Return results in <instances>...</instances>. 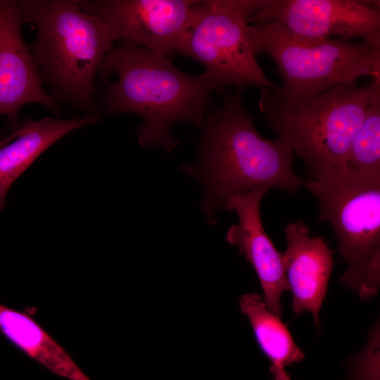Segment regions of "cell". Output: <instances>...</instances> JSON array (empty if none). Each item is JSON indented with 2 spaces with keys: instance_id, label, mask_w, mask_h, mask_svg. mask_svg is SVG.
Masks as SVG:
<instances>
[{
  "instance_id": "52a82bcc",
  "label": "cell",
  "mask_w": 380,
  "mask_h": 380,
  "mask_svg": "<svg viewBox=\"0 0 380 380\" xmlns=\"http://www.w3.org/2000/svg\"><path fill=\"white\" fill-rule=\"evenodd\" d=\"M262 0L196 1L176 52L200 62L217 89L227 85L275 88L256 61L248 31Z\"/></svg>"
},
{
  "instance_id": "30bf717a",
  "label": "cell",
  "mask_w": 380,
  "mask_h": 380,
  "mask_svg": "<svg viewBox=\"0 0 380 380\" xmlns=\"http://www.w3.org/2000/svg\"><path fill=\"white\" fill-rule=\"evenodd\" d=\"M18 1L0 0V115L19 127L18 113L24 105L37 103L53 112L58 102L43 87V80L22 35Z\"/></svg>"
},
{
  "instance_id": "4fadbf2b",
  "label": "cell",
  "mask_w": 380,
  "mask_h": 380,
  "mask_svg": "<svg viewBox=\"0 0 380 380\" xmlns=\"http://www.w3.org/2000/svg\"><path fill=\"white\" fill-rule=\"evenodd\" d=\"M100 119L96 114L68 120L46 117L25 120L20 134L0 148V210L6 205L11 186L42 153L68 133Z\"/></svg>"
},
{
  "instance_id": "ac0fdd59",
  "label": "cell",
  "mask_w": 380,
  "mask_h": 380,
  "mask_svg": "<svg viewBox=\"0 0 380 380\" xmlns=\"http://www.w3.org/2000/svg\"><path fill=\"white\" fill-rule=\"evenodd\" d=\"M20 133V129L18 128L16 130L13 131V132L10 134L8 137L4 138L0 140V148L4 146V145L7 144L14 139H15Z\"/></svg>"
},
{
  "instance_id": "5bb4252c",
  "label": "cell",
  "mask_w": 380,
  "mask_h": 380,
  "mask_svg": "<svg viewBox=\"0 0 380 380\" xmlns=\"http://www.w3.org/2000/svg\"><path fill=\"white\" fill-rule=\"evenodd\" d=\"M0 331L14 346L69 380H91L65 350L31 316L0 304Z\"/></svg>"
},
{
  "instance_id": "5b68a950",
  "label": "cell",
  "mask_w": 380,
  "mask_h": 380,
  "mask_svg": "<svg viewBox=\"0 0 380 380\" xmlns=\"http://www.w3.org/2000/svg\"><path fill=\"white\" fill-rule=\"evenodd\" d=\"M248 31L255 56L267 54L277 65L283 85L270 89L289 106H302L338 85H355L365 75L380 77V48L365 42L305 41L274 22H258Z\"/></svg>"
},
{
  "instance_id": "8992f818",
  "label": "cell",
  "mask_w": 380,
  "mask_h": 380,
  "mask_svg": "<svg viewBox=\"0 0 380 380\" xmlns=\"http://www.w3.org/2000/svg\"><path fill=\"white\" fill-rule=\"evenodd\" d=\"M319 203V220L331 225L347 264L341 281L363 299L380 288V177L346 164L303 182Z\"/></svg>"
},
{
  "instance_id": "7a4b0ae2",
  "label": "cell",
  "mask_w": 380,
  "mask_h": 380,
  "mask_svg": "<svg viewBox=\"0 0 380 380\" xmlns=\"http://www.w3.org/2000/svg\"><path fill=\"white\" fill-rule=\"evenodd\" d=\"M97 75L106 85L100 106L110 114L140 116V145L166 153L179 143L171 134L174 125L189 122L202 127L210 94L217 89L203 72L187 75L167 56L123 42L106 56Z\"/></svg>"
},
{
  "instance_id": "8fae6325",
  "label": "cell",
  "mask_w": 380,
  "mask_h": 380,
  "mask_svg": "<svg viewBox=\"0 0 380 380\" xmlns=\"http://www.w3.org/2000/svg\"><path fill=\"white\" fill-rule=\"evenodd\" d=\"M268 189L260 188L228 198L225 209L234 211L238 224L229 227L226 240L238 248L240 254L255 270L261 284L267 307L282 316V293L289 291L283 264V253L267 236L260 215V203Z\"/></svg>"
},
{
  "instance_id": "9a60e30c",
  "label": "cell",
  "mask_w": 380,
  "mask_h": 380,
  "mask_svg": "<svg viewBox=\"0 0 380 380\" xmlns=\"http://www.w3.org/2000/svg\"><path fill=\"white\" fill-rule=\"evenodd\" d=\"M241 312L251 325L257 343L271 366L284 368L300 362L305 357L281 317L273 313L263 298L256 293H246L239 300Z\"/></svg>"
},
{
  "instance_id": "ba28073f",
  "label": "cell",
  "mask_w": 380,
  "mask_h": 380,
  "mask_svg": "<svg viewBox=\"0 0 380 380\" xmlns=\"http://www.w3.org/2000/svg\"><path fill=\"white\" fill-rule=\"evenodd\" d=\"M281 25L294 37L324 41L331 36L363 42L380 48L379 1L357 0H262L251 17Z\"/></svg>"
},
{
  "instance_id": "9c48e42d",
  "label": "cell",
  "mask_w": 380,
  "mask_h": 380,
  "mask_svg": "<svg viewBox=\"0 0 380 380\" xmlns=\"http://www.w3.org/2000/svg\"><path fill=\"white\" fill-rule=\"evenodd\" d=\"M196 1L80 0V8L100 18L115 41L162 56L176 52L189 29Z\"/></svg>"
},
{
  "instance_id": "2e32d148",
  "label": "cell",
  "mask_w": 380,
  "mask_h": 380,
  "mask_svg": "<svg viewBox=\"0 0 380 380\" xmlns=\"http://www.w3.org/2000/svg\"><path fill=\"white\" fill-rule=\"evenodd\" d=\"M346 164L357 174L380 177V86L353 140Z\"/></svg>"
},
{
  "instance_id": "7c38bea8",
  "label": "cell",
  "mask_w": 380,
  "mask_h": 380,
  "mask_svg": "<svg viewBox=\"0 0 380 380\" xmlns=\"http://www.w3.org/2000/svg\"><path fill=\"white\" fill-rule=\"evenodd\" d=\"M284 232L283 264L293 311L297 315L310 312L319 331V312L333 270V251L323 237L312 235L302 220L287 224Z\"/></svg>"
},
{
  "instance_id": "277c9868",
  "label": "cell",
  "mask_w": 380,
  "mask_h": 380,
  "mask_svg": "<svg viewBox=\"0 0 380 380\" xmlns=\"http://www.w3.org/2000/svg\"><path fill=\"white\" fill-rule=\"evenodd\" d=\"M380 77L362 87L338 85L309 102L289 106L270 88L262 89L259 108L268 127L303 160L313 177L346 164Z\"/></svg>"
},
{
  "instance_id": "3957f363",
  "label": "cell",
  "mask_w": 380,
  "mask_h": 380,
  "mask_svg": "<svg viewBox=\"0 0 380 380\" xmlns=\"http://www.w3.org/2000/svg\"><path fill=\"white\" fill-rule=\"evenodd\" d=\"M80 0H20L23 23L35 26L29 48L51 89L50 94L75 110L96 115L94 79L115 39L97 16L83 11Z\"/></svg>"
},
{
  "instance_id": "e0dca14e",
  "label": "cell",
  "mask_w": 380,
  "mask_h": 380,
  "mask_svg": "<svg viewBox=\"0 0 380 380\" xmlns=\"http://www.w3.org/2000/svg\"><path fill=\"white\" fill-rule=\"evenodd\" d=\"M270 370L274 380H291L289 374L284 371V368L270 366Z\"/></svg>"
},
{
  "instance_id": "6da1fadb",
  "label": "cell",
  "mask_w": 380,
  "mask_h": 380,
  "mask_svg": "<svg viewBox=\"0 0 380 380\" xmlns=\"http://www.w3.org/2000/svg\"><path fill=\"white\" fill-rule=\"evenodd\" d=\"M198 147L196 161L180 169L202 184L201 208L210 224L234 195L260 188L296 194L303 184L292 169V148L279 138L259 134L243 104L241 88L207 113Z\"/></svg>"
}]
</instances>
